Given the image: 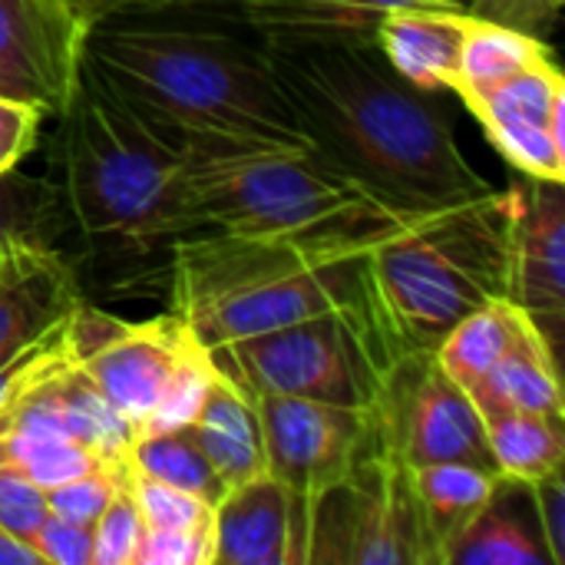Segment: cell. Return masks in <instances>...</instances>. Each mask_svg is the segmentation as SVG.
Listing matches in <instances>:
<instances>
[{
    "instance_id": "11",
    "label": "cell",
    "mask_w": 565,
    "mask_h": 565,
    "mask_svg": "<svg viewBox=\"0 0 565 565\" xmlns=\"http://www.w3.org/2000/svg\"><path fill=\"white\" fill-rule=\"evenodd\" d=\"M255 397L268 473H275L291 490L311 526L318 503L344 487L374 454L371 411L305 397Z\"/></svg>"
},
{
    "instance_id": "15",
    "label": "cell",
    "mask_w": 565,
    "mask_h": 565,
    "mask_svg": "<svg viewBox=\"0 0 565 565\" xmlns=\"http://www.w3.org/2000/svg\"><path fill=\"white\" fill-rule=\"evenodd\" d=\"M308 550V516L275 473L235 483L215 503V565H301Z\"/></svg>"
},
{
    "instance_id": "30",
    "label": "cell",
    "mask_w": 565,
    "mask_h": 565,
    "mask_svg": "<svg viewBox=\"0 0 565 565\" xmlns=\"http://www.w3.org/2000/svg\"><path fill=\"white\" fill-rule=\"evenodd\" d=\"M142 533L146 523L126 480L93 526V565H136Z\"/></svg>"
},
{
    "instance_id": "38",
    "label": "cell",
    "mask_w": 565,
    "mask_h": 565,
    "mask_svg": "<svg viewBox=\"0 0 565 565\" xmlns=\"http://www.w3.org/2000/svg\"><path fill=\"white\" fill-rule=\"evenodd\" d=\"M0 565H43V559L30 543L0 526Z\"/></svg>"
},
{
    "instance_id": "35",
    "label": "cell",
    "mask_w": 565,
    "mask_h": 565,
    "mask_svg": "<svg viewBox=\"0 0 565 565\" xmlns=\"http://www.w3.org/2000/svg\"><path fill=\"white\" fill-rule=\"evenodd\" d=\"M43 565H93V526L46 516L30 543Z\"/></svg>"
},
{
    "instance_id": "13",
    "label": "cell",
    "mask_w": 565,
    "mask_h": 565,
    "mask_svg": "<svg viewBox=\"0 0 565 565\" xmlns=\"http://www.w3.org/2000/svg\"><path fill=\"white\" fill-rule=\"evenodd\" d=\"M463 106L520 175L563 182L565 83L553 56L463 96Z\"/></svg>"
},
{
    "instance_id": "12",
    "label": "cell",
    "mask_w": 565,
    "mask_h": 565,
    "mask_svg": "<svg viewBox=\"0 0 565 565\" xmlns=\"http://www.w3.org/2000/svg\"><path fill=\"white\" fill-rule=\"evenodd\" d=\"M86 36L73 0H0V96L60 116L83 83Z\"/></svg>"
},
{
    "instance_id": "7",
    "label": "cell",
    "mask_w": 565,
    "mask_h": 565,
    "mask_svg": "<svg viewBox=\"0 0 565 565\" xmlns=\"http://www.w3.org/2000/svg\"><path fill=\"white\" fill-rule=\"evenodd\" d=\"M70 324L83 371L136 437L192 424L218 364L179 315L122 321L79 301Z\"/></svg>"
},
{
    "instance_id": "37",
    "label": "cell",
    "mask_w": 565,
    "mask_h": 565,
    "mask_svg": "<svg viewBox=\"0 0 565 565\" xmlns=\"http://www.w3.org/2000/svg\"><path fill=\"white\" fill-rule=\"evenodd\" d=\"M79 13L93 23L109 20V17H126V13H162V10H179V7H199L212 0H73Z\"/></svg>"
},
{
    "instance_id": "6",
    "label": "cell",
    "mask_w": 565,
    "mask_h": 565,
    "mask_svg": "<svg viewBox=\"0 0 565 565\" xmlns=\"http://www.w3.org/2000/svg\"><path fill=\"white\" fill-rule=\"evenodd\" d=\"M516 185L427 209L371 245L374 315L397 354L434 351L473 308L510 295Z\"/></svg>"
},
{
    "instance_id": "23",
    "label": "cell",
    "mask_w": 565,
    "mask_h": 565,
    "mask_svg": "<svg viewBox=\"0 0 565 565\" xmlns=\"http://www.w3.org/2000/svg\"><path fill=\"white\" fill-rule=\"evenodd\" d=\"M63 199L60 192L20 169L0 172V262L20 255L60 252Z\"/></svg>"
},
{
    "instance_id": "10",
    "label": "cell",
    "mask_w": 565,
    "mask_h": 565,
    "mask_svg": "<svg viewBox=\"0 0 565 565\" xmlns=\"http://www.w3.org/2000/svg\"><path fill=\"white\" fill-rule=\"evenodd\" d=\"M308 563L434 565L407 470L397 460L374 450L344 487L318 503Z\"/></svg>"
},
{
    "instance_id": "24",
    "label": "cell",
    "mask_w": 565,
    "mask_h": 565,
    "mask_svg": "<svg viewBox=\"0 0 565 565\" xmlns=\"http://www.w3.org/2000/svg\"><path fill=\"white\" fill-rule=\"evenodd\" d=\"M507 487L450 543L444 565H553L540 530L507 507Z\"/></svg>"
},
{
    "instance_id": "2",
    "label": "cell",
    "mask_w": 565,
    "mask_h": 565,
    "mask_svg": "<svg viewBox=\"0 0 565 565\" xmlns=\"http://www.w3.org/2000/svg\"><path fill=\"white\" fill-rule=\"evenodd\" d=\"M311 146L377 195L437 209L493 189L463 156L434 96L354 43H262Z\"/></svg>"
},
{
    "instance_id": "34",
    "label": "cell",
    "mask_w": 565,
    "mask_h": 565,
    "mask_svg": "<svg viewBox=\"0 0 565 565\" xmlns=\"http://www.w3.org/2000/svg\"><path fill=\"white\" fill-rule=\"evenodd\" d=\"M43 119L40 106L0 96V172L17 169L36 149Z\"/></svg>"
},
{
    "instance_id": "21",
    "label": "cell",
    "mask_w": 565,
    "mask_h": 565,
    "mask_svg": "<svg viewBox=\"0 0 565 565\" xmlns=\"http://www.w3.org/2000/svg\"><path fill=\"white\" fill-rule=\"evenodd\" d=\"M559 351L536 328L523 344H516L477 387L470 401L480 417L493 414H543L563 420V387H559Z\"/></svg>"
},
{
    "instance_id": "14",
    "label": "cell",
    "mask_w": 565,
    "mask_h": 565,
    "mask_svg": "<svg viewBox=\"0 0 565 565\" xmlns=\"http://www.w3.org/2000/svg\"><path fill=\"white\" fill-rule=\"evenodd\" d=\"M510 232V301H516L559 351L565 324V195L563 182L516 179Z\"/></svg>"
},
{
    "instance_id": "16",
    "label": "cell",
    "mask_w": 565,
    "mask_h": 565,
    "mask_svg": "<svg viewBox=\"0 0 565 565\" xmlns=\"http://www.w3.org/2000/svg\"><path fill=\"white\" fill-rule=\"evenodd\" d=\"M262 43H354L374 46L377 23L414 3L467 7L463 0H212Z\"/></svg>"
},
{
    "instance_id": "19",
    "label": "cell",
    "mask_w": 565,
    "mask_h": 565,
    "mask_svg": "<svg viewBox=\"0 0 565 565\" xmlns=\"http://www.w3.org/2000/svg\"><path fill=\"white\" fill-rule=\"evenodd\" d=\"M218 480L228 487L245 483L268 470L265 460V437H262V414L258 397L238 377L218 374L212 377L192 424L185 427Z\"/></svg>"
},
{
    "instance_id": "28",
    "label": "cell",
    "mask_w": 565,
    "mask_h": 565,
    "mask_svg": "<svg viewBox=\"0 0 565 565\" xmlns=\"http://www.w3.org/2000/svg\"><path fill=\"white\" fill-rule=\"evenodd\" d=\"M129 480V463L99 467L83 477H73L66 483H56L46 490V510L56 520L76 523V526H96L116 490Z\"/></svg>"
},
{
    "instance_id": "32",
    "label": "cell",
    "mask_w": 565,
    "mask_h": 565,
    "mask_svg": "<svg viewBox=\"0 0 565 565\" xmlns=\"http://www.w3.org/2000/svg\"><path fill=\"white\" fill-rule=\"evenodd\" d=\"M46 516V490L17 470L0 467V526L20 536L23 543H33Z\"/></svg>"
},
{
    "instance_id": "36",
    "label": "cell",
    "mask_w": 565,
    "mask_h": 565,
    "mask_svg": "<svg viewBox=\"0 0 565 565\" xmlns=\"http://www.w3.org/2000/svg\"><path fill=\"white\" fill-rule=\"evenodd\" d=\"M470 13L497 20V23H510L516 30L546 36L563 10L565 0H463Z\"/></svg>"
},
{
    "instance_id": "33",
    "label": "cell",
    "mask_w": 565,
    "mask_h": 565,
    "mask_svg": "<svg viewBox=\"0 0 565 565\" xmlns=\"http://www.w3.org/2000/svg\"><path fill=\"white\" fill-rule=\"evenodd\" d=\"M523 493L533 500L536 510V530L543 536V546L550 553V563L565 565V480L563 470L533 480V483H520Z\"/></svg>"
},
{
    "instance_id": "18",
    "label": "cell",
    "mask_w": 565,
    "mask_h": 565,
    "mask_svg": "<svg viewBox=\"0 0 565 565\" xmlns=\"http://www.w3.org/2000/svg\"><path fill=\"white\" fill-rule=\"evenodd\" d=\"M83 301L63 252L0 262V364L33 344Z\"/></svg>"
},
{
    "instance_id": "17",
    "label": "cell",
    "mask_w": 565,
    "mask_h": 565,
    "mask_svg": "<svg viewBox=\"0 0 565 565\" xmlns=\"http://www.w3.org/2000/svg\"><path fill=\"white\" fill-rule=\"evenodd\" d=\"M470 20L467 7H397L377 23L374 46L407 86L427 96L454 93Z\"/></svg>"
},
{
    "instance_id": "25",
    "label": "cell",
    "mask_w": 565,
    "mask_h": 565,
    "mask_svg": "<svg viewBox=\"0 0 565 565\" xmlns=\"http://www.w3.org/2000/svg\"><path fill=\"white\" fill-rule=\"evenodd\" d=\"M493 467L510 483H533L563 470V420L543 414H493L483 420Z\"/></svg>"
},
{
    "instance_id": "29",
    "label": "cell",
    "mask_w": 565,
    "mask_h": 565,
    "mask_svg": "<svg viewBox=\"0 0 565 565\" xmlns=\"http://www.w3.org/2000/svg\"><path fill=\"white\" fill-rule=\"evenodd\" d=\"M129 490L136 497L146 530H192V526H212L215 520V507L205 503L202 497L139 477L132 473V467H129Z\"/></svg>"
},
{
    "instance_id": "3",
    "label": "cell",
    "mask_w": 565,
    "mask_h": 565,
    "mask_svg": "<svg viewBox=\"0 0 565 565\" xmlns=\"http://www.w3.org/2000/svg\"><path fill=\"white\" fill-rule=\"evenodd\" d=\"M169 275L172 315L209 351L321 315H374L367 252L195 232L169 245Z\"/></svg>"
},
{
    "instance_id": "27",
    "label": "cell",
    "mask_w": 565,
    "mask_h": 565,
    "mask_svg": "<svg viewBox=\"0 0 565 565\" xmlns=\"http://www.w3.org/2000/svg\"><path fill=\"white\" fill-rule=\"evenodd\" d=\"M129 467L139 477H149L156 483L185 490L202 497L205 503H218L225 493V483L199 450L189 430H162V434H146L136 437L129 447Z\"/></svg>"
},
{
    "instance_id": "26",
    "label": "cell",
    "mask_w": 565,
    "mask_h": 565,
    "mask_svg": "<svg viewBox=\"0 0 565 565\" xmlns=\"http://www.w3.org/2000/svg\"><path fill=\"white\" fill-rule=\"evenodd\" d=\"M546 56H553V53L543 36L473 13L467 40H463L460 66H457L454 93L463 99V96L536 63V60H546Z\"/></svg>"
},
{
    "instance_id": "1",
    "label": "cell",
    "mask_w": 565,
    "mask_h": 565,
    "mask_svg": "<svg viewBox=\"0 0 565 565\" xmlns=\"http://www.w3.org/2000/svg\"><path fill=\"white\" fill-rule=\"evenodd\" d=\"M83 73L179 152L315 149L262 40L142 13L89 26Z\"/></svg>"
},
{
    "instance_id": "5",
    "label": "cell",
    "mask_w": 565,
    "mask_h": 565,
    "mask_svg": "<svg viewBox=\"0 0 565 565\" xmlns=\"http://www.w3.org/2000/svg\"><path fill=\"white\" fill-rule=\"evenodd\" d=\"M202 232L371 252L427 209L397 205L318 149L182 152Z\"/></svg>"
},
{
    "instance_id": "9",
    "label": "cell",
    "mask_w": 565,
    "mask_h": 565,
    "mask_svg": "<svg viewBox=\"0 0 565 565\" xmlns=\"http://www.w3.org/2000/svg\"><path fill=\"white\" fill-rule=\"evenodd\" d=\"M374 450L401 467L470 463L497 470L470 394L447 377L434 351L401 354L371 404Z\"/></svg>"
},
{
    "instance_id": "8",
    "label": "cell",
    "mask_w": 565,
    "mask_h": 565,
    "mask_svg": "<svg viewBox=\"0 0 565 565\" xmlns=\"http://www.w3.org/2000/svg\"><path fill=\"white\" fill-rule=\"evenodd\" d=\"M212 358L255 394L371 411L401 354L374 315H321L212 348Z\"/></svg>"
},
{
    "instance_id": "4",
    "label": "cell",
    "mask_w": 565,
    "mask_h": 565,
    "mask_svg": "<svg viewBox=\"0 0 565 565\" xmlns=\"http://www.w3.org/2000/svg\"><path fill=\"white\" fill-rule=\"evenodd\" d=\"M56 119V192L86 242L149 255L202 232L185 189V156L86 73Z\"/></svg>"
},
{
    "instance_id": "20",
    "label": "cell",
    "mask_w": 565,
    "mask_h": 565,
    "mask_svg": "<svg viewBox=\"0 0 565 565\" xmlns=\"http://www.w3.org/2000/svg\"><path fill=\"white\" fill-rule=\"evenodd\" d=\"M404 470L434 565H444L450 543L507 483L497 470H483L470 463H424Z\"/></svg>"
},
{
    "instance_id": "31",
    "label": "cell",
    "mask_w": 565,
    "mask_h": 565,
    "mask_svg": "<svg viewBox=\"0 0 565 565\" xmlns=\"http://www.w3.org/2000/svg\"><path fill=\"white\" fill-rule=\"evenodd\" d=\"M136 565H215V520L192 530H146Z\"/></svg>"
},
{
    "instance_id": "22",
    "label": "cell",
    "mask_w": 565,
    "mask_h": 565,
    "mask_svg": "<svg viewBox=\"0 0 565 565\" xmlns=\"http://www.w3.org/2000/svg\"><path fill=\"white\" fill-rule=\"evenodd\" d=\"M533 331H536L533 318L516 301L500 295L463 315L440 338L434 358L447 371V377H454L463 391H470Z\"/></svg>"
}]
</instances>
